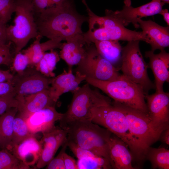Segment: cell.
<instances>
[{"label": "cell", "mask_w": 169, "mask_h": 169, "mask_svg": "<svg viewBox=\"0 0 169 169\" xmlns=\"http://www.w3.org/2000/svg\"><path fill=\"white\" fill-rule=\"evenodd\" d=\"M110 152L114 169H134L133 157L127 146L120 139L112 133L109 141Z\"/></svg>", "instance_id": "cell-22"}, {"label": "cell", "mask_w": 169, "mask_h": 169, "mask_svg": "<svg viewBox=\"0 0 169 169\" xmlns=\"http://www.w3.org/2000/svg\"><path fill=\"white\" fill-rule=\"evenodd\" d=\"M32 4L36 15L44 10L54 8L64 7L71 0H29Z\"/></svg>", "instance_id": "cell-31"}, {"label": "cell", "mask_w": 169, "mask_h": 169, "mask_svg": "<svg viewBox=\"0 0 169 169\" xmlns=\"http://www.w3.org/2000/svg\"><path fill=\"white\" fill-rule=\"evenodd\" d=\"M84 36L86 41L92 43L96 40H144L141 31L131 30L120 25L90 32L87 31L84 33Z\"/></svg>", "instance_id": "cell-14"}, {"label": "cell", "mask_w": 169, "mask_h": 169, "mask_svg": "<svg viewBox=\"0 0 169 169\" xmlns=\"http://www.w3.org/2000/svg\"><path fill=\"white\" fill-rule=\"evenodd\" d=\"M63 113L58 112L55 106L46 108L31 114L25 120L30 132L34 134L51 129L55 122L62 118Z\"/></svg>", "instance_id": "cell-17"}, {"label": "cell", "mask_w": 169, "mask_h": 169, "mask_svg": "<svg viewBox=\"0 0 169 169\" xmlns=\"http://www.w3.org/2000/svg\"><path fill=\"white\" fill-rule=\"evenodd\" d=\"M145 159L150 161L152 169H169V150L165 148L150 147L147 150Z\"/></svg>", "instance_id": "cell-27"}, {"label": "cell", "mask_w": 169, "mask_h": 169, "mask_svg": "<svg viewBox=\"0 0 169 169\" xmlns=\"http://www.w3.org/2000/svg\"><path fill=\"white\" fill-rule=\"evenodd\" d=\"M166 145H169V128L163 131L161 134L160 139Z\"/></svg>", "instance_id": "cell-41"}, {"label": "cell", "mask_w": 169, "mask_h": 169, "mask_svg": "<svg viewBox=\"0 0 169 169\" xmlns=\"http://www.w3.org/2000/svg\"><path fill=\"white\" fill-rule=\"evenodd\" d=\"M16 115L13 120L12 139L11 145L8 149V150L27 138L35 135L30 132L25 119L18 113L17 115L16 116Z\"/></svg>", "instance_id": "cell-28"}, {"label": "cell", "mask_w": 169, "mask_h": 169, "mask_svg": "<svg viewBox=\"0 0 169 169\" xmlns=\"http://www.w3.org/2000/svg\"><path fill=\"white\" fill-rule=\"evenodd\" d=\"M140 41H128L122 48L120 69L123 75L140 85L146 94L155 87L148 75V66L140 50Z\"/></svg>", "instance_id": "cell-7"}, {"label": "cell", "mask_w": 169, "mask_h": 169, "mask_svg": "<svg viewBox=\"0 0 169 169\" xmlns=\"http://www.w3.org/2000/svg\"><path fill=\"white\" fill-rule=\"evenodd\" d=\"M162 2L164 3H169V0H161Z\"/></svg>", "instance_id": "cell-43"}, {"label": "cell", "mask_w": 169, "mask_h": 169, "mask_svg": "<svg viewBox=\"0 0 169 169\" xmlns=\"http://www.w3.org/2000/svg\"><path fill=\"white\" fill-rule=\"evenodd\" d=\"M145 56L149 59L148 65L151 69L155 78L156 91H164L165 82H169V54L165 50L155 54L151 50L146 51Z\"/></svg>", "instance_id": "cell-18"}, {"label": "cell", "mask_w": 169, "mask_h": 169, "mask_svg": "<svg viewBox=\"0 0 169 169\" xmlns=\"http://www.w3.org/2000/svg\"><path fill=\"white\" fill-rule=\"evenodd\" d=\"M62 44L59 54L69 68L77 65L84 56L89 44L84 36V33L76 35Z\"/></svg>", "instance_id": "cell-20"}, {"label": "cell", "mask_w": 169, "mask_h": 169, "mask_svg": "<svg viewBox=\"0 0 169 169\" xmlns=\"http://www.w3.org/2000/svg\"><path fill=\"white\" fill-rule=\"evenodd\" d=\"M45 53L40 61L34 66L36 69L42 74L49 78L55 77L54 71L57 63L59 61V54L54 49Z\"/></svg>", "instance_id": "cell-26"}, {"label": "cell", "mask_w": 169, "mask_h": 169, "mask_svg": "<svg viewBox=\"0 0 169 169\" xmlns=\"http://www.w3.org/2000/svg\"><path fill=\"white\" fill-rule=\"evenodd\" d=\"M16 0H0V20L6 24L14 13Z\"/></svg>", "instance_id": "cell-32"}, {"label": "cell", "mask_w": 169, "mask_h": 169, "mask_svg": "<svg viewBox=\"0 0 169 169\" xmlns=\"http://www.w3.org/2000/svg\"><path fill=\"white\" fill-rule=\"evenodd\" d=\"M7 95H13L15 97L11 80L0 83V96Z\"/></svg>", "instance_id": "cell-37"}, {"label": "cell", "mask_w": 169, "mask_h": 169, "mask_svg": "<svg viewBox=\"0 0 169 169\" xmlns=\"http://www.w3.org/2000/svg\"><path fill=\"white\" fill-rule=\"evenodd\" d=\"M42 133L43 137L40 141L43 148L36 164V168L38 169L46 166L54 157L59 148L66 141L67 131L60 127L55 126L51 129Z\"/></svg>", "instance_id": "cell-13"}, {"label": "cell", "mask_w": 169, "mask_h": 169, "mask_svg": "<svg viewBox=\"0 0 169 169\" xmlns=\"http://www.w3.org/2000/svg\"><path fill=\"white\" fill-rule=\"evenodd\" d=\"M1 149V146H0V150Z\"/></svg>", "instance_id": "cell-44"}, {"label": "cell", "mask_w": 169, "mask_h": 169, "mask_svg": "<svg viewBox=\"0 0 169 169\" xmlns=\"http://www.w3.org/2000/svg\"><path fill=\"white\" fill-rule=\"evenodd\" d=\"M6 149L0 150V169H31Z\"/></svg>", "instance_id": "cell-30"}, {"label": "cell", "mask_w": 169, "mask_h": 169, "mask_svg": "<svg viewBox=\"0 0 169 169\" xmlns=\"http://www.w3.org/2000/svg\"><path fill=\"white\" fill-rule=\"evenodd\" d=\"M42 148L40 141L33 135L13 147L9 151L24 164L30 167L37 163Z\"/></svg>", "instance_id": "cell-21"}, {"label": "cell", "mask_w": 169, "mask_h": 169, "mask_svg": "<svg viewBox=\"0 0 169 169\" xmlns=\"http://www.w3.org/2000/svg\"><path fill=\"white\" fill-rule=\"evenodd\" d=\"M17 107L12 108L0 115V142L1 149H8L12 139L14 118Z\"/></svg>", "instance_id": "cell-25"}, {"label": "cell", "mask_w": 169, "mask_h": 169, "mask_svg": "<svg viewBox=\"0 0 169 169\" xmlns=\"http://www.w3.org/2000/svg\"><path fill=\"white\" fill-rule=\"evenodd\" d=\"M93 43L99 54L116 68L121 61L122 49L119 41L96 40Z\"/></svg>", "instance_id": "cell-24"}, {"label": "cell", "mask_w": 169, "mask_h": 169, "mask_svg": "<svg viewBox=\"0 0 169 169\" xmlns=\"http://www.w3.org/2000/svg\"><path fill=\"white\" fill-rule=\"evenodd\" d=\"M6 25L0 20V44H5L8 41L7 39Z\"/></svg>", "instance_id": "cell-40"}, {"label": "cell", "mask_w": 169, "mask_h": 169, "mask_svg": "<svg viewBox=\"0 0 169 169\" xmlns=\"http://www.w3.org/2000/svg\"><path fill=\"white\" fill-rule=\"evenodd\" d=\"M148 116L153 127L161 132L169 128V93L164 91L145 95Z\"/></svg>", "instance_id": "cell-12"}, {"label": "cell", "mask_w": 169, "mask_h": 169, "mask_svg": "<svg viewBox=\"0 0 169 169\" xmlns=\"http://www.w3.org/2000/svg\"><path fill=\"white\" fill-rule=\"evenodd\" d=\"M29 66L22 72L13 75L11 80L15 98L24 97L49 88L52 78L42 74L34 66Z\"/></svg>", "instance_id": "cell-10"}, {"label": "cell", "mask_w": 169, "mask_h": 169, "mask_svg": "<svg viewBox=\"0 0 169 169\" xmlns=\"http://www.w3.org/2000/svg\"><path fill=\"white\" fill-rule=\"evenodd\" d=\"M85 80L90 85L102 90L114 101L137 110L148 115L143 89L123 74L112 81H103L90 78H86Z\"/></svg>", "instance_id": "cell-4"}, {"label": "cell", "mask_w": 169, "mask_h": 169, "mask_svg": "<svg viewBox=\"0 0 169 169\" xmlns=\"http://www.w3.org/2000/svg\"><path fill=\"white\" fill-rule=\"evenodd\" d=\"M158 14L161 15L165 22L168 26L169 25V13L167 9H162Z\"/></svg>", "instance_id": "cell-42"}, {"label": "cell", "mask_w": 169, "mask_h": 169, "mask_svg": "<svg viewBox=\"0 0 169 169\" xmlns=\"http://www.w3.org/2000/svg\"><path fill=\"white\" fill-rule=\"evenodd\" d=\"M124 5L120 10H110L112 15L124 27L132 23L136 28L139 25L138 21L144 17L159 13L165 3L161 0H152L144 5L134 8L131 5V0H124Z\"/></svg>", "instance_id": "cell-11"}, {"label": "cell", "mask_w": 169, "mask_h": 169, "mask_svg": "<svg viewBox=\"0 0 169 169\" xmlns=\"http://www.w3.org/2000/svg\"><path fill=\"white\" fill-rule=\"evenodd\" d=\"M18 113L25 119L33 113L46 108L55 106L49 89L17 99Z\"/></svg>", "instance_id": "cell-19"}, {"label": "cell", "mask_w": 169, "mask_h": 169, "mask_svg": "<svg viewBox=\"0 0 169 169\" xmlns=\"http://www.w3.org/2000/svg\"><path fill=\"white\" fill-rule=\"evenodd\" d=\"M112 104L125 115L130 131L138 141L146 157L147 149L159 139L161 132L153 127L147 115L145 113L114 101Z\"/></svg>", "instance_id": "cell-8"}, {"label": "cell", "mask_w": 169, "mask_h": 169, "mask_svg": "<svg viewBox=\"0 0 169 169\" xmlns=\"http://www.w3.org/2000/svg\"><path fill=\"white\" fill-rule=\"evenodd\" d=\"M30 64V59L26 53L20 52L15 54L11 64V69L17 73L23 72Z\"/></svg>", "instance_id": "cell-33"}, {"label": "cell", "mask_w": 169, "mask_h": 169, "mask_svg": "<svg viewBox=\"0 0 169 169\" xmlns=\"http://www.w3.org/2000/svg\"><path fill=\"white\" fill-rule=\"evenodd\" d=\"M64 129L67 131V139L107 159L114 169L110 152L109 141L112 133L110 131L90 120L74 121Z\"/></svg>", "instance_id": "cell-2"}, {"label": "cell", "mask_w": 169, "mask_h": 169, "mask_svg": "<svg viewBox=\"0 0 169 169\" xmlns=\"http://www.w3.org/2000/svg\"><path fill=\"white\" fill-rule=\"evenodd\" d=\"M13 76V75L11 73L9 70L0 69V83L11 80Z\"/></svg>", "instance_id": "cell-39"}, {"label": "cell", "mask_w": 169, "mask_h": 169, "mask_svg": "<svg viewBox=\"0 0 169 169\" xmlns=\"http://www.w3.org/2000/svg\"><path fill=\"white\" fill-rule=\"evenodd\" d=\"M87 82L71 92L73 96L66 111L59 121V127L64 129L69 124L76 121L90 120L92 111L95 108L111 105L110 98L92 89Z\"/></svg>", "instance_id": "cell-5"}, {"label": "cell", "mask_w": 169, "mask_h": 169, "mask_svg": "<svg viewBox=\"0 0 169 169\" xmlns=\"http://www.w3.org/2000/svg\"><path fill=\"white\" fill-rule=\"evenodd\" d=\"M77 164L78 169H113L108 159L97 155L78 159Z\"/></svg>", "instance_id": "cell-29"}, {"label": "cell", "mask_w": 169, "mask_h": 169, "mask_svg": "<svg viewBox=\"0 0 169 169\" xmlns=\"http://www.w3.org/2000/svg\"><path fill=\"white\" fill-rule=\"evenodd\" d=\"M15 16L13 25L7 26L8 41L15 45V54L25 46L32 38L38 34L34 11L29 0H16Z\"/></svg>", "instance_id": "cell-6"}, {"label": "cell", "mask_w": 169, "mask_h": 169, "mask_svg": "<svg viewBox=\"0 0 169 169\" xmlns=\"http://www.w3.org/2000/svg\"><path fill=\"white\" fill-rule=\"evenodd\" d=\"M144 41L149 44L151 51L154 52L157 49L165 50L169 45V26H161L151 20L140 19L138 22Z\"/></svg>", "instance_id": "cell-15"}, {"label": "cell", "mask_w": 169, "mask_h": 169, "mask_svg": "<svg viewBox=\"0 0 169 169\" xmlns=\"http://www.w3.org/2000/svg\"><path fill=\"white\" fill-rule=\"evenodd\" d=\"M11 43L9 42L8 44H0V65H11L13 58L10 51Z\"/></svg>", "instance_id": "cell-36"}, {"label": "cell", "mask_w": 169, "mask_h": 169, "mask_svg": "<svg viewBox=\"0 0 169 169\" xmlns=\"http://www.w3.org/2000/svg\"><path fill=\"white\" fill-rule=\"evenodd\" d=\"M63 158L65 169H78L77 162L66 152L64 154Z\"/></svg>", "instance_id": "cell-38"}, {"label": "cell", "mask_w": 169, "mask_h": 169, "mask_svg": "<svg viewBox=\"0 0 169 169\" xmlns=\"http://www.w3.org/2000/svg\"><path fill=\"white\" fill-rule=\"evenodd\" d=\"M91 121L108 129L122 140L127 146L133 159L142 161L145 154L137 140L131 133L126 116L112 104L94 108L92 111Z\"/></svg>", "instance_id": "cell-3"}, {"label": "cell", "mask_w": 169, "mask_h": 169, "mask_svg": "<svg viewBox=\"0 0 169 169\" xmlns=\"http://www.w3.org/2000/svg\"><path fill=\"white\" fill-rule=\"evenodd\" d=\"M77 66L75 72L86 78L109 81L115 80L120 75L118 69L99 54L92 43L89 44L84 56Z\"/></svg>", "instance_id": "cell-9"}, {"label": "cell", "mask_w": 169, "mask_h": 169, "mask_svg": "<svg viewBox=\"0 0 169 169\" xmlns=\"http://www.w3.org/2000/svg\"><path fill=\"white\" fill-rule=\"evenodd\" d=\"M18 101L13 95L0 96V115L12 108H18Z\"/></svg>", "instance_id": "cell-35"}, {"label": "cell", "mask_w": 169, "mask_h": 169, "mask_svg": "<svg viewBox=\"0 0 169 169\" xmlns=\"http://www.w3.org/2000/svg\"><path fill=\"white\" fill-rule=\"evenodd\" d=\"M42 36L38 34L33 43L23 51L29 56L30 64L29 66H34L41 59L45 52L49 50L60 48L62 43L61 41L53 39L40 43Z\"/></svg>", "instance_id": "cell-23"}, {"label": "cell", "mask_w": 169, "mask_h": 169, "mask_svg": "<svg viewBox=\"0 0 169 169\" xmlns=\"http://www.w3.org/2000/svg\"><path fill=\"white\" fill-rule=\"evenodd\" d=\"M66 141L62 145V147L58 155L54 157L46 166L47 169H65L63 155L67 147Z\"/></svg>", "instance_id": "cell-34"}, {"label": "cell", "mask_w": 169, "mask_h": 169, "mask_svg": "<svg viewBox=\"0 0 169 169\" xmlns=\"http://www.w3.org/2000/svg\"><path fill=\"white\" fill-rule=\"evenodd\" d=\"M34 18L39 34L61 42L83 33L82 25L88 21V17L79 14L73 3L45 10Z\"/></svg>", "instance_id": "cell-1"}, {"label": "cell", "mask_w": 169, "mask_h": 169, "mask_svg": "<svg viewBox=\"0 0 169 169\" xmlns=\"http://www.w3.org/2000/svg\"><path fill=\"white\" fill-rule=\"evenodd\" d=\"M86 78L85 75L77 72H75L74 75L71 68H69L67 71L64 70L61 74L52 78L49 89L50 95L57 102L62 94L75 90Z\"/></svg>", "instance_id": "cell-16"}]
</instances>
